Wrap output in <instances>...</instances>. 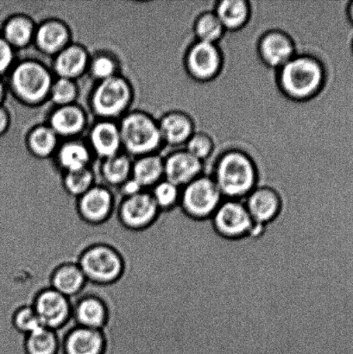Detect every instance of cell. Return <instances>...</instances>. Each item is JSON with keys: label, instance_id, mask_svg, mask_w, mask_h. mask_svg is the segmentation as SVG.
I'll use <instances>...</instances> for the list:
<instances>
[{"label": "cell", "instance_id": "d590c367", "mask_svg": "<svg viewBox=\"0 0 353 354\" xmlns=\"http://www.w3.org/2000/svg\"><path fill=\"white\" fill-rule=\"evenodd\" d=\"M12 324L17 331L26 335L43 327L32 305H26L17 308L13 315Z\"/></svg>", "mask_w": 353, "mask_h": 354}, {"label": "cell", "instance_id": "f35d334b", "mask_svg": "<svg viewBox=\"0 0 353 354\" xmlns=\"http://www.w3.org/2000/svg\"><path fill=\"white\" fill-rule=\"evenodd\" d=\"M116 192L121 198H126L135 196L142 192L144 189L141 187L140 184L135 180L133 177L124 182L122 185L117 187Z\"/></svg>", "mask_w": 353, "mask_h": 354}, {"label": "cell", "instance_id": "2e32d148", "mask_svg": "<svg viewBox=\"0 0 353 354\" xmlns=\"http://www.w3.org/2000/svg\"><path fill=\"white\" fill-rule=\"evenodd\" d=\"M72 319L79 327L102 330L108 319L106 304L92 295H79L70 298Z\"/></svg>", "mask_w": 353, "mask_h": 354}, {"label": "cell", "instance_id": "7c38bea8", "mask_svg": "<svg viewBox=\"0 0 353 354\" xmlns=\"http://www.w3.org/2000/svg\"><path fill=\"white\" fill-rule=\"evenodd\" d=\"M57 333L65 354H103L105 351L102 330L79 327L72 318Z\"/></svg>", "mask_w": 353, "mask_h": 354}, {"label": "cell", "instance_id": "44dd1931", "mask_svg": "<svg viewBox=\"0 0 353 354\" xmlns=\"http://www.w3.org/2000/svg\"><path fill=\"white\" fill-rule=\"evenodd\" d=\"M90 58L84 47L70 44L55 55L53 71L57 78L75 81L88 71Z\"/></svg>", "mask_w": 353, "mask_h": 354}, {"label": "cell", "instance_id": "d6a6232c", "mask_svg": "<svg viewBox=\"0 0 353 354\" xmlns=\"http://www.w3.org/2000/svg\"><path fill=\"white\" fill-rule=\"evenodd\" d=\"M195 31L197 40L216 44L222 37L225 28L214 12L206 13L197 20Z\"/></svg>", "mask_w": 353, "mask_h": 354}, {"label": "cell", "instance_id": "5b68a950", "mask_svg": "<svg viewBox=\"0 0 353 354\" xmlns=\"http://www.w3.org/2000/svg\"><path fill=\"white\" fill-rule=\"evenodd\" d=\"M133 99L129 81L121 75L98 82L90 98L93 113L99 120H113L124 115Z\"/></svg>", "mask_w": 353, "mask_h": 354}, {"label": "cell", "instance_id": "5bb4252c", "mask_svg": "<svg viewBox=\"0 0 353 354\" xmlns=\"http://www.w3.org/2000/svg\"><path fill=\"white\" fill-rule=\"evenodd\" d=\"M164 158V179L181 189L202 176V162L186 151L169 152Z\"/></svg>", "mask_w": 353, "mask_h": 354}, {"label": "cell", "instance_id": "4dcf8cb0", "mask_svg": "<svg viewBox=\"0 0 353 354\" xmlns=\"http://www.w3.org/2000/svg\"><path fill=\"white\" fill-rule=\"evenodd\" d=\"M61 183L66 193L69 196L77 199L95 185L96 177L92 169L85 168L79 171L64 173Z\"/></svg>", "mask_w": 353, "mask_h": 354}, {"label": "cell", "instance_id": "4fadbf2b", "mask_svg": "<svg viewBox=\"0 0 353 354\" xmlns=\"http://www.w3.org/2000/svg\"><path fill=\"white\" fill-rule=\"evenodd\" d=\"M186 66L190 75L199 80L214 77L221 66V55L216 44L197 41L189 48Z\"/></svg>", "mask_w": 353, "mask_h": 354}, {"label": "cell", "instance_id": "277c9868", "mask_svg": "<svg viewBox=\"0 0 353 354\" xmlns=\"http://www.w3.org/2000/svg\"><path fill=\"white\" fill-rule=\"evenodd\" d=\"M279 82L283 91L292 98H310L323 84L324 69L316 58L294 57L279 69Z\"/></svg>", "mask_w": 353, "mask_h": 354}, {"label": "cell", "instance_id": "ba28073f", "mask_svg": "<svg viewBox=\"0 0 353 354\" xmlns=\"http://www.w3.org/2000/svg\"><path fill=\"white\" fill-rule=\"evenodd\" d=\"M117 217L129 230H144L154 223L160 213L150 191L144 190L126 198H121L117 194Z\"/></svg>", "mask_w": 353, "mask_h": 354}, {"label": "cell", "instance_id": "9a60e30c", "mask_svg": "<svg viewBox=\"0 0 353 354\" xmlns=\"http://www.w3.org/2000/svg\"><path fill=\"white\" fill-rule=\"evenodd\" d=\"M243 201L255 225L269 223L281 211V199L271 187H256Z\"/></svg>", "mask_w": 353, "mask_h": 354}, {"label": "cell", "instance_id": "d6986e66", "mask_svg": "<svg viewBox=\"0 0 353 354\" xmlns=\"http://www.w3.org/2000/svg\"><path fill=\"white\" fill-rule=\"evenodd\" d=\"M158 122L164 145L171 148L169 152L184 151L187 141L193 134V124L189 117L181 113L171 112L159 118Z\"/></svg>", "mask_w": 353, "mask_h": 354}, {"label": "cell", "instance_id": "8d00e7d4", "mask_svg": "<svg viewBox=\"0 0 353 354\" xmlns=\"http://www.w3.org/2000/svg\"><path fill=\"white\" fill-rule=\"evenodd\" d=\"M212 150V141L202 133H193L184 145V151L202 162L209 157Z\"/></svg>", "mask_w": 353, "mask_h": 354}, {"label": "cell", "instance_id": "603a6c76", "mask_svg": "<svg viewBox=\"0 0 353 354\" xmlns=\"http://www.w3.org/2000/svg\"><path fill=\"white\" fill-rule=\"evenodd\" d=\"M88 280L77 263H65L52 274L50 288L70 299L84 289Z\"/></svg>", "mask_w": 353, "mask_h": 354}, {"label": "cell", "instance_id": "e0dca14e", "mask_svg": "<svg viewBox=\"0 0 353 354\" xmlns=\"http://www.w3.org/2000/svg\"><path fill=\"white\" fill-rule=\"evenodd\" d=\"M67 24L59 19H48L37 26L33 41L41 53L55 57L71 44Z\"/></svg>", "mask_w": 353, "mask_h": 354}, {"label": "cell", "instance_id": "30bf717a", "mask_svg": "<svg viewBox=\"0 0 353 354\" xmlns=\"http://www.w3.org/2000/svg\"><path fill=\"white\" fill-rule=\"evenodd\" d=\"M117 196L115 189L96 183L76 199L79 216L86 223L99 225L112 216L115 210Z\"/></svg>", "mask_w": 353, "mask_h": 354}, {"label": "cell", "instance_id": "e575fe53", "mask_svg": "<svg viewBox=\"0 0 353 354\" xmlns=\"http://www.w3.org/2000/svg\"><path fill=\"white\" fill-rule=\"evenodd\" d=\"M88 71L98 82L117 75V62L107 54H99L90 58Z\"/></svg>", "mask_w": 353, "mask_h": 354}, {"label": "cell", "instance_id": "7a4b0ae2", "mask_svg": "<svg viewBox=\"0 0 353 354\" xmlns=\"http://www.w3.org/2000/svg\"><path fill=\"white\" fill-rule=\"evenodd\" d=\"M54 79L46 66L36 60L15 64L10 72L9 86L21 102L37 106L50 98Z\"/></svg>", "mask_w": 353, "mask_h": 354}, {"label": "cell", "instance_id": "ab89813d", "mask_svg": "<svg viewBox=\"0 0 353 354\" xmlns=\"http://www.w3.org/2000/svg\"><path fill=\"white\" fill-rule=\"evenodd\" d=\"M10 126V115L9 111L3 106H0V137L8 131Z\"/></svg>", "mask_w": 353, "mask_h": 354}, {"label": "cell", "instance_id": "52a82bcc", "mask_svg": "<svg viewBox=\"0 0 353 354\" xmlns=\"http://www.w3.org/2000/svg\"><path fill=\"white\" fill-rule=\"evenodd\" d=\"M223 200L214 180L200 176L182 187L180 205L190 217L206 218L213 216Z\"/></svg>", "mask_w": 353, "mask_h": 354}, {"label": "cell", "instance_id": "d4e9b609", "mask_svg": "<svg viewBox=\"0 0 353 354\" xmlns=\"http://www.w3.org/2000/svg\"><path fill=\"white\" fill-rule=\"evenodd\" d=\"M36 29L37 26L29 17L17 14L3 24L1 36L16 50L32 43Z\"/></svg>", "mask_w": 353, "mask_h": 354}, {"label": "cell", "instance_id": "3957f363", "mask_svg": "<svg viewBox=\"0 0 353 354\" xmlns=\"http://www.w3.org/2000/svg\"><path fill=\"white\" fill-rule=\"evenodd\" d=\"M119 127L121 143L128 154L138 158L157 154L164 145L158 120L151 114L140 111L126 113Z\"/></svg>", "mask_w": 353, "mask_h": 354}, {"label": "cell", "instance_id": "4316f807", "mask_svg": "<svg viewBox=\"0 0 353 354\" xmlns=\"http://www.w3.org/2000/svg\"><path fill=\"white\" fill-rule=\"evenodd\" d=\"M133 162L129 156L119 153L113 157L104 159L99 171L102 184L110 189H117L131 177Z\"/></svg>", "mask_w": 353, "mask_h": 354}, {"label": "cell", "instance_id": "74e56055", "mask_svg": "<svg viewBox=\"0 0 353 354\" xmlns=\"http://www.w3.org/2000/svg\"><path fill=\"white\" fill-rule=\"evenodd\" d=\"M15 65V50L0 35V77Z\"/></svg>", "mask_w": 353, "mask_h": 354}, {"label": "cell", "instance_id": "60d3db41", "mask_svg": "<svg viewBox=\"0 0 353 354\" xmlns=\"http://www.w3.org/2000/svg\"><path fill=\"white\" fill-rule=\"evenodd\" d=\"M6 95V88L5 83L2 81L1 77H0V106H3V102H5Z\"/></svg>", "mask_w": 353, "mask_h": 354}, {"label": "cell", "instance_id": "7402d4cb", "mask_svg": "<svg viewBox=\"0 0 353 354\" xmlns=\"http://www.w3.org/2000/svg\"><path fill=\"white\" fill-rule=\"evenodd\" d=\"M259 52L266 64L280 69L295 57L292 41L287 35L271 31L262 37Z\"/></svg>", "mask_w": 353, "mask_h": 354}, {"label": "cell", "instance_id": "ffe728a7", "mask_svg": "<svg viewBox=\"0 0 353 354\" xmlns=\"http://www.w3.org/2000/svg\"><path fill=\"white\" fill-rule=\"evenodd\" d=\"M88 124V117L81 106L72 105L57 106L50 114L48 126L58 137L72 138L81 134Z\"/></svg>", "mask_w": 353, "mask_h": 354}, {"label": "cell", "instance_id": "ac0fdd59", "mask_svg": "<svg viewBox=\"0 0 353 354\" xmlns=\"http://www.w3.org/2000/svg\"><path fill=\"white\" fill-rule=\"evenodd\" d=\"M89 148L102 160L119 154L122 148L119 124L106 120L93 124L89 131Z\"/></svg>", "mask_w": 353, "mask_h": 354}, {"label": "cell", "instance_id": "1f68e13d", "mask_svg": "<svg viewBox=\"0 0 353 354\" xmlns=\"http://www.w3.org/2000/svg\"><path fill=\"white\" fill-rule=\"evenodd\" d=\"M152 198L160 211L172 209L178 206L181 199V187L162 179L150 190Z\"/></svg>", "mask_w": 353, "mask_h": 354}, {"label": "cell", "instance_id": "cb8c5ba5", "mask_svg": "<svg viewBox=\"0 0 353 354\" xmlns=\"http://www.w3.org/2000/svg\"><path fill=\"white\" fill-rule=\"evenodd\" d=\"M131 177L144 190H150L164 178V158L159 154L140 157L133 162Z\"/></svg>", "mask_w": 353, "mask_h": 354}, {"label": "cell", "instance_id": "6da1fadb", "mask_svg": "<svg viewBox=\"0 0 353 354\" xmlns=\"http://www.w3.org/2000/svg\"><path fill=\"white\" fill-rule=\"evenodd\" d=\"M213 180L224 199L244 200L256 187L257 173L247 156L231 151L218 162Z\"/></svg>", "mask_w": 353, "mask_h": 354}, {"label": "cell", "instance_id": "8992f818", "mask_svg": "<svg viewBox=\"0 0 353 354\" xmlns=\"http://www.w3.org/2000/svg\"><path fill=\"white\" fill-rule=\"evenodd\" d=\"M77 263L88 282L97 286L116 282L124 272L122 257L106 244L90 245L79 256Z\"/></svg>", "mask_w": 353, "mask_h": 354}, {"label": "cell", "instance_id": "8fae6325", "mask_svg": "<svg viewBox=\"0 0 353 354\" xmlns=\"http://www.w3.org/2000/svg\"><path fill=\"white\" fill-rule=\"evenodd\" d=\"M32 307L41 326L52 330L64 328L72 318L70 299L52 288L40 291Z\"/></svg>", "mask_w": 353, "mask_h": 354}, {"label": "cell", "instance_id": "83f0119b", "mask_svg": "<svg viewBox=\"0 0 353 354\" xmlns=\"http://www.w3.org/2000/svg\"><path fill=\"white\" fill-rule=\"evenodd\" d=\"M58 138L57 135L48 124L35 127L27 135L28 151L37 158H50L57 153Z\"/></svg>", "mask_w": 353, "mask_h": 354}, {"label": "cell", "instance_id": "9c48e42d", "mask_svg": "<svg viewBox=\"0 0 353 354\" xmlns=\"http://www.w3.org/2000/svg\"><path fill=\"white\" fill-rule=\"evenodd\" d=\"M212 220L214 228L225 238L245 237L256 227L243 200L224 199Z\"/></svg>", "mask_w": 353, "mask_h": 354}, {"label": "cell", "instance_id": "f546056e", "mask_svg": "<svg viewBox=\"0 0 353 354\" xmlns=\"http://www.w3.org/2000/svg\"><path fill=\"white\" fill-rule=\"evenodd\" d=\"M60 348V338L57 331L45 327L37 328L26 335L27 354H57Z\"/></svg>", "mask_w": 353, "mask_h": 354}, {"label": "cell", "instance_id": "836d02e7", "mask_svg": "<svg viewBox=\"0 0 353 354\" xmlns=\"http://www.w3.org/2000/svg\"><path fill=\"white\" fill-rule=\"evenodd\" d=\"M78 90L77 84L73 80L57 78L52 84L50 99L57 106L72 105L77 99Z\"/></svg>", "mask_w": 353, "mask_h": 354}, {"label": "cell", "instance_id": "f1b7e54d", "mask_svg": "<svg viewBox=\"0 0 353 354\" xmlns=\"http://www.w3.org/2000/svg\"><path fill=\"white\" fill-rule=\"evenodd\" d=\"M214 14L225 30L240 29L247 24L250 15L248 0H219Z\"/></svg>", "mask_w": 353, "mask_h": 354}, {"label": "cell", "instance_id": "484cf974", "mask_svg": "<svg viewBox=\"0 0 353 354\" xmlns=\"http://www.w3.org/2000/svg\"><path fill=\"white\" fill-rule=\"evenodd\" d=\"M91 150L88 145L79 140H68L57 151L59 167L64 173L79 171L89 167Z\"/></svg>", "mask_w": 353, "mask_h": 354}, {"label": "cell", "instance_id": "b9f144b4", "mask_svg": "<svg viewBox=\"0 0 353 354\" xmlns=\"http://www.w3.org/2000/svg\"><path fill=\"white\" fill-rule=\"evenodd\" d=\"M349 17H350V19L352 23L353 24V0H351L350 6H349Z\"/></svg>", "mask_w": 353, "mask_h": 354}]
</instances>
